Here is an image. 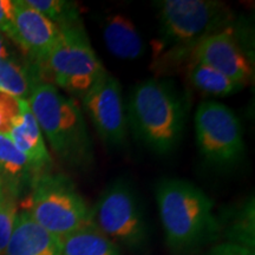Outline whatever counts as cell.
<instances>
[{"label":"cell","instance_id":"25","mask_svg":"<svg viewBox=\"0 0 255 255\" xmlns=\"http://www.w3.org/2000/svg\"><path fill=\"white\" fill-rule=\"evenodd\" d=\"M7 40L9 39H7L4 34L0 33V62H2V60L7 59L14 55L13 51H12L11 44Z\"/></svg>","mask_w":255,"mask_h":255},{"label":"cell","instance_id":"21","mask_svg":"<svg viewBox=\"0 0 255 255\" xmlns=\"http://www.w3.org/2000/svg\"><path fill=\"white\" fill-rule=\"evenodd\" d=\"M18 215V197L0 189V255H4Z\"/></svg>","mask_w":255,"mask_h":255},{"label":"cell","instance_id":"8","mask_svg":"<svg viewBox=\"0 0 255 255\" xmlns=\"http://www.w3.org/2000/svg\"><path fill=\"white\" fill-rule=\"evenodd\" d=\"M199 152L213 167L231 168L245 155L240 120L227 105L216 101L199 104L194 116Z\"/></svg>","mask_w":255,"mask_h":255},{"label":"cell","instance_id":"26","mask_svg":"<svg viewBox=\"0 0 255 255\" xmlns=\"http://www.w3.org/2000/svg\"><path fill=\"white\" fill-rule=\"evenodd\" d=\"M1 188H2V187H1V181H0V189H1Z\"/></svg>","mask_w":255,"mask_h":255},{"label":"cell","instance_id":"3","mask_svg":"<svg viewBox=\"0 0 255 255\" xmlns=\"http://www.w3.org/2000/svg\"><path fill=\"white\" fill-rule=\"evenodd\" d=\"M126 107L128 128L137 141L157 155H167L177 148L189 108L174 83L145 79L132 88Z\"/></svg>","mask_w":255,"mask_h":255},{"label":"cell","instance_id":"1","mask_svg":"<svg viewBox=\"0 0 255 255\" xmlns=\"http://www.w3.org/2000/svg\"><path fill=\"white\" fill-rule=\"evenodd\" d=\"M159 23L152 62L156 70L189 62L195 47L210 34L232 26V11L216 0H162L155 2Z\"/></svg>","mask_w":255,"mask_h":255},{"label":"cell","instance_id":"9","mask_svg":"<svg viewBox=\"0 0 255 255\" xmlns=\"http://www.w3.org/2000/svg\"><path fill=\"white\" fill-rule=\"evenodd\" d=\"M83 109L104 144L120 148L128 137L127 107L121 83L107 72L82 98Z\"/></svg>","mask_w":255,"mask_h":255},{"label":"cell","instance_id":"22","mask_svg":"<svg viewBox=\"0 0 255 255\" xmlns=\"http://www.w3.org/2000/svg\"><path fill=\"white\" fill-rule=\"evenodd\" d=\"M19 113V100L0 92V133L8 132Z\"/></svg>","mask_w":255,"mask_h":255},{"label":"cell","instance_id":"24","mask_svg":"<svg viewBox=\"0 0 255 255\" xmlns=\"http://www.w3.org/2000/svg\"><path fill=\"white\" fill-rule=\"evenodd\" d=\"M206 255H255V253L254 250L227 241L210 248Z\"/></svg>","mask_w":255,"mask_h":255},{"label":"cell","instance_id":"10","mask_svg":"<svg viewBox=\"0 0 255 255\" xmlns=\"http://www.w3.org/2000/svg\"><path fill=\"white\" fill-rule=\"evenodd\" d=\"M190 60L206 64L245 85L253 79V68L232 26L205 38L195 47Z\"/></svg>","mask_w":255,"mask_h":255},{"label":"cell","instance_id":"20","mask_svg":"<svg viewBox=\"0 0 255 255\" xmlns=\"http://www.w3.org/2000/svg\"><path fill=\"white\" fill-rule=\"evenodd\" d=\"M228 242L254 250V199L253 196L233 214L226 232Z\"/></svg>","mask_w":255,"mask_h":255},{"label":"cell","instance_id":"14","mask_svg":"<svg viewBox=\"0 0 255 255\" xmlns=\"http://www.w3.org/2000/svg\"><path fill=\"white\" fill-rule=\"evenodd\" d=\"M102 28L105 46L116 58L136 60L144 55V41L135 24L126 15H108Z\"/></svg>","mask_w":255,"mask_h":255},{"label":"cell","instance_id":"6","mask_svg":"<svg viewBox=\"0 0 255 255\" xmlns=\"http://www.w3.org/2000/svg\"><path fill=\"white\" fill-rule=\"evenodd\" d=\"M24 212L58 239L92 223L87 201L75 183L62 174L47 173L37 177L24 201Z\"/></svg>","mask_w":255,"mask_h":255},{"label":"cell","instance_id":"19","mask_svg":"<svg viewBox=\"0 0 255 255\" xmlns=\"http://www.w3.org/2000/svg\"><path fill=\"white\" fill-rule=\"evenodd\" d=\"M59 28L82 23L79 6L68 0H25Z\"/></svg>","mask_w":255,"mask_h":255},{"label":"cell","instance_id":"5","mask_svg":"<svg viewBox=\"0 0 255 255\" xmlns=\"http://www.w3.org/2000/svg\"><path fill=\"white\" fill-rule=\"evenodd\" d=\"M59 30V39L39 66L41 81L82 100L108 71L96 55L83 23Z\"/></svg>","mask_w":255,"mask_h":255},{"label":"cell","instance_id":"4","mask_svg":"<svg viewBox=\"0 0 255 255\" xmlns=\"http://www.w3.org/2000/svg\"><path fill=\"white\" fill-rule=\"evenodd\" d=\"M28 104L41 133L64 163L77 169L90 167L94 146L77 102L55 85L39 82L32 89Z\"/></svg>","mask_w":255,"mask_h":255},{"label":"cell","instance_id":"13","mask_svg":"<svg viewBox=\"0 0 255 255\" xmlns=\"http://www.w3.org/2000/svg\"><path fill=\"white\" fill-rule=\"evenodd\" d=\"M4 255H62L59 239L50 234L27 214L18 213Z\"/></svg>","mask_w":255,"mask_h":255},{"label":"cell","instance_id":"16","mask_svg":"<svg viewBox=\"0 0 255 255\" xmlns=\"http://www.w3.org/2000/svg\"><path fill=\"white\" fill-rule=\"evenodd\" d=\"M39 82H43L39 69L30 60L13 55L0 62V92L2 94L28 101L32 89Z\"/></svg>","mask_w":255,"mask_h":255},{"label":"cell","instance_id":"7","mask_svg":"<svg viewBox=\"0 0 255 255\" xmlns=\"http://www.w3.org/2000/svg\"><path fill=\"white\" fill-rule=\"evenodd\" d=\"M92 223L119 246L138 251L148 242L149 229L136 191L127 181L109 184L91 209Z\"/></svg>","mask_w":255,"mask_h":255},{"label":"cell","instance_id":"18","mask_svg":"<svg viewBox=\"0 0 255 255\" xmlns=\"http://www.w3.org/2000/svg\"><path fill=\"white\" fill-rule=\"evenodd\" d=\"M188 79L196 90L215 97L235 95L246 87L206 64L195 60L188 63Z\"/></svg>","mask_w":255,"mask_h":255},{"label":"cell","instance_id":"23","mask_svg":"<svg viewBox=\"0 0 255 255\" xmlns=\"http://www.w3.org/2000/svg\"><path fill=\"white\" fill-rule=\"evenodd\" d=\"M0 33L13 43L14 30V5L13 0H0Z\"/></svg>","mask_w":255,"mask_h":255},{"label":"cell","instance_id":"2","mask_svg":"<svg viewBox=\"0 0 255 255\" xmlns=\"http://www.w3.org/2000/svg\"><path fill=\"white\" fill-rule=\"evenodd\" d=\"M165 242L173 255H193L220 233L214 201L196 184L164 178L155 190Z\"/></svg>","mask_w":255,"mask_h":255},{"label":"cell","instance_id":"17","mask_svg":"<svg viewBox=\"0 0 255 255\" xmlns=\"http://www.w3.org/2000/svg\"><path fill=\"white\" fill-rule=\"evenodd\" d=\"M62 255H122L119 246L94 223L59 238Z\"/></svg>","mask_w":255,"mask_h":255},{"label":"cell","instance_id":"15","mask_svg":"<svg viewBox=\"0 0 255 255\" xmlns=\"http://www.w3.org/2000/svg\"><path fill=\"white\" fill-rule=\"evenodd\" d=\"M37 175L23 152L5 133H0V181L1 187L19 197L32 186Z\"/></svg>","mask_w":255,"mask_h":255},{"label":"cell","instance_id":"12","mask_svg":"<svg viewBox=\"0 0 255 255\" xmlns=\"http://www.w3.org/2000/svg\"><path fill=\"white\" fill-rule=\"evenodd\" d=\"M20 113L14 120L7 137L13 144L26 156L37 177L50 173L52 168V158L44 139L43 133L36 117L32 114L28 101L19 100Z\"/></svg>","mask_w":255,"mask_h":255},{"label":"cell","instance_id":"11","mask_svg":"<svg viewBox=\"0 0 255 255\" xmlns=\"http://www.w3.org/2000/svg\"><path fill=\"white\" fill-rule=\"evenodd\" d=\"M14 30L13 44L39 68L59 39L60 30L56 24L32 8L25 0H13Z\"/></svg>","mask_w":255,"mask_h":255}]
</instances>
